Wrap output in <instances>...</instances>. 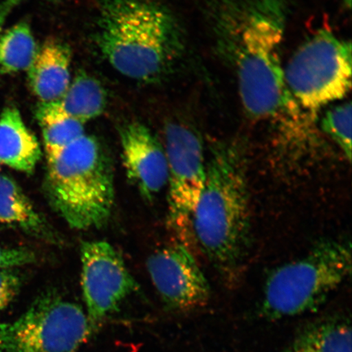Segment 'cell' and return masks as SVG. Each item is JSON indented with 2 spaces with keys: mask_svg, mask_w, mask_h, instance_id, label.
I'll return each mask as SVG.
<instances>
[{
  "mask_svg": "<svg viewBox=\"0 0 352 352\" xmlns=\"http://www.w3.org/2000/svg\"><path fill=\"white\" fill-rule=\"evenodd\" d=\"M72 51L59 39H47L38 48L28 69V81L41 103L51 102L63 96L70 85Z\"/></svg>",
  "mask_w": 352,
  "mask_h": 352,
  "instance_id": "cell-12",
  "label": "cell"
},
{
  "mask_svg": "<svg viewBox=\"0 0 352 352\" xmlns=\"http://www.w3.org/2000/svg\"><path fill=\"white\" fill-rule=\"evenodd\" d=\"M248 174L241 143H212L204 187L191 219L198 248L228 287L241 283L252 239Z\"/></svg>",
  "mask_w": 352,
  "mask_h": 352,
  "instance_id": "cell-2",
  "label": "cell"
},
{
  "mask_svg": "<svg viewBox=\"0 0 352 352\" xmlns=\"http://www.w3.org/2000/svg\"><path fill=\"white\" fill-rule=\"evenodd\" d=\"M146 267L154 287L170 310L186 312L208 305L209 281L183 242L157 250L148 258Z\"/></svg>",
  "mask_w": 352,
  "mask_h": 352,
  "instance_id": "cell-10",
  "label": "cell"
},
{
  "mask_svg": "<svg viewBox=\"0 0 352 352\" xmlns=\"http://www.w3.org/2000/svg\"><path fill=\"white\" fill-rule=\"evenodd\" d=\"M344 1H345L346 7L350 8L351 4V0H344Z\"/></svg>",
  "mask_w": 352,
  "mask_h": 352,
  "instance_id": "cell-23",
  "label": "cell"
},
{
  "mask_svg": "<svg viewBox=\"0 0 352 352\" xmlns=\"http://www.w3.org/2000/svg\"><path fill=\"white\" fill-rule=\"evenodd\" d=\"M95 41L114 69L140 82L170 76L186 52L173 13L152 0H104Z\"/></svg>",
  "mask_w": 352,
  "mask_h": 352,
  "instance_id": "cell-3",
  "label": "cell"
},
{
  "mask_svg": "<svg viewBox=\"0 0 352 352\" xmlns=\"http://www.w3.org/2000/svg\"><path fill=\"white\" fill-rule=\"evenodd\" d=\"M120 134L127 177L144 199L151 201L166 186L168 178L164 144L140 122L122 126Z\"/></svg>",
  "mask_w": 352,
  "mask_h": 352,
  "instance_id": "cell-11",
  "label": "cell"
},
{
  "mask_svg": "<svg viewBox=\"0 0 352 352\" xmlns=\"http://www.w3.org/2000/svg\"><path fill=\"white\" fill-rule=\"evenodd\" d=\"M47 1H54V0H47Z\"/></svg>",
  "mask_w": 352,
  "mask_h": 352,
  "instance_id": "cell-24",
  "label": "cell"
},
{
  "mask_svg": "<svg viewBox=\"0 0 352 352\" xmlns=\"http://www.w3.org/2000/svg\"><path fill=\"white\" fill-rule=\"evenodd\" d=\"M37 50L30 25L19 22L0 34V70L7 74L28 70Z\"/></svg>",
  "mask_w": 352,
  "mask_h": 352,
  "instance_id": "cell-18",
  "label": "cell"
},
{
  "mask_svg": "<svg viewBox=\"0 0 352 352\" xmlns=\"http://www.w3.org/2000/svg\"><path fill=\"white\" fill-rule=\"evenodd\" d=\"M52 102L65 116L85 124L103 113L107 96L98 79L81 72L70 82L63 96Z\"/></svg>",
  "mask_w": 352,
  "mask_h": 352,
  "instance_id": "cell-16",
  "label": "cell"
},
{
  "mask_svg": "<svg viewBox=\"0 0 352 352\" xmlns=\"http://www.w3.org/2000/svg\"><path fill=\"white\" fill-rule=\"evenodd\" d=\"M41 156L38 140L25 126L19 110L4 109L0 114V164L32 174Z\"/></svg>",
  "mask_w": 352,
  "mask_h": 352,
  "instance_id": "cell-14",
  "label": "cell"
},
{
  "mask_svg": "<svg viewBox=\"0 0 352 352\" xmlns=\"http://www.w3.org/2000/svg\"><path fill=\"white\" fill-rule=\"evenodd\" d=\"M81 286L91 329L118 311L139 285L118 250L104 241L82 242Z\"/></svg>",
  "mask_w": 352,
  "mask_h": 352,
  "instance_id": "cell-9",
  "label": "cell"
},
{
  "mask_svg": "<svg viewBox=\"0 0 352 352\" xmlns=\"http://www.w3.org/2000/svg\"><path fill=\"white\" fill-rule=\"evenodd\" d=\"M283 352H351V327L345 316H329L303 327Z\"/></svg>",
  "mask_w": 352,
  "mask_h": 352,
  "instance_id": "cell-15",
  "label": "cell"
},
{
  "mask_svg": "<svg viewBox=\"0 0 352 352\" xmlns=\"http://www.w3.org/2000/svg\"><path fill=\"white\" fill-rule=\"evenodd\" d=\"M164 146L168 166L169 222L189 246L192 215L206 182L204 139L188 122L169 121L164 126Z\"/></svg>",
  "mask_w": 352,
  "mask_h": 352,
  "instance_id": "cell-8",
  "label": "cell"
},
{
  "mask_svg": "<svg viewBox=\"0 0 352 352\" xmlns=\"http://www.w3.org/2000/svg\"><path fill=\"white\" fill-rule=\"evenodd\" d=\"M0 223L20 228L38 239L59 245L63 242L14 179L0 175Z\"/></svg>",
  "mask_w": 352,
  "mask_h": 352,
  "instance_id": "cell-13",
  "label": "cell"
},
{
  "mask_svg": "<svg viewBox=\"0 0 352 352\" xmlns=\"http://www.w3.org/2000/svg\"><path fill=\"white\" fill-rule=\"evenodd\" d=\"M204 12L214 51L236 78L246 116L278 123L287 138H303L310 123L289 94L281 63L285 0H208Z\"/></svg>",
  "mask_w": 352,
  "mask_h": 352,
  "instance_id": "cell-1",
  "label": "cell"
},
{
  "mask_svg": "<svg viewBox=\"0 0 352 352\" xmlns=\"http://www.w3.org/2000/svg\"><path fill=\"white\" fill-rule=\"evenodd\" d=\"M351 41L320 29L303 42L284 68L289 94L302 110L318 111L351 88Z\"/></svg>",
  "mask_w": 352,
  "mask_h": 352,
  "instance_id": "cell-6",
  "label": "cell"
},
{
  "mask_svg": "<svg viewBox=\"0 0 352 352\" xmlns=\"http://www.w3.org/2000/svg\"><path fill=\"white\" fill-rule=\"evenodd\" d=\"M35 116L41 127L47 162L85 134L83 123L65 116L52 101L39 104Z\"/></svg>",
  "mask_w": 352,
  "mask_h": 352,
  "instance_id": "cell-17",
  "label": "cell"
},
{
  "mask_svg": "<svg viewBox=\"0 0 352 352\" xmlns=\"http://www.w3.org/2000/svg\"><path fill=\"white\" fill-rule=\"evenodd\" d=\"M351 103H342L325 112L320 129L340 148L347 161L351 160Z\"/></svg>",
  "mask_w": 352,
  "mask_h": 352,
  "instance_id": "cell-19",
  "label": "cell"
},
{
  "mask_svg": "<svg viewBox=\"0 0 352 352\" xmlns=\"http://www.w3.org/2000/svg\"><path fill=\"white\" fill-rule=\"evenodd\" d=\"M36 261V255L25 248H10L0 245V270H16Z\"/></svg>",
  "mask_w": 352,
  "mask_h": 352,
  "instance_id": "cell-21",
  "label": "cell"
},
{
  "mask_svg": "<svg viewBox=\"0 0 352 352\" xmlns=\"http://www.w3.org/2000/svg\"><path fill=\"white\" fill-rule=\"evenodd\" d=\"M91 332L80 306L46 292L19 318L0 324V352H76Z\"/></svg>",
  "mask_w": 352,
  "mask_h": 352,
  "instance_id": "cell-7",
  "label": "cell"
},
{
  "mask_svg": "<svg viewBox=\"0 0 352 352\" xmlns=\"http://www.w3.org/2000/svg\"><path fill=\"white\" fill-rule=\"evenodd\" d=\"M21 0H2L0 2V34L2 33L4 25L8 16H10L13 10L21 3Z\"/></svg>",
  "mask_w": 352,
  "mask_h": 352,
  "instance_id": "cell-22",
  "label": "cell"
},
{
  "mask_svg": "<svg viewBox=\"0 0 352 352\" xmlns=\"http://www.w3.org/2000/svg\"><path fill=\"white\" fill-rule=\"evenodd\" d=\"M21 279L16 270H0V314L20 292Z\"/></svg>",
  "mask_w": 352,
  "mask_h": 352,
  "instance_id": "cell-20",
  "label": "cell"
},
{
  "mask_svg": "<svg viewBox=\"0 0 352 352\" xmlns=\"http://www.w3.org/2000/svg\"><path fill=\"white\" fill-rule=\"evenodd\" d=\"M351 274L350 241L320 240L301 258L270 272L259 314L267 320H280L316 311Z\"/></svg>",
  "mask_w": 352,
  "mask_h": 352,
  "instance_id": "cell-5",
  "label": "cell"
},
{
  "mask_svg": "<svg viewBox=\"0 0 352 352\" xmlns=\"http://www.w3.org/2000/svg\"><path fill=\"white\" fill-rule=\"evenodd\" d=\"M43 191L48 204L70 228L104 226L114 204L113 175L98 140L82 135L47 162Z\"/></svg>",
  "mask_w": 352,
  "mask_h": 352,
  "instance_id": "cell-4",
  "label": "cell"
}]
</instances>
